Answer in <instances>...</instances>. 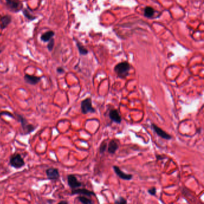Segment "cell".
Wrapping results in <instances>:
<instances>
[{
	"label": "cell",
	"mask_w": 204,
	"mask_h": 204,
	"mask_svg": "<svg viewBox=\"0 0 204 204\" xmlns=\"http://www.w3.org/2000/svg\"><path fill=\"white\" fill-rule=\"evenodd\" d=\"M148 193H149L150 195H152V196H155V194L156 193V187H152L150 189H148Z\"/></svg>",
	"instance_id": "cell-24"
},
{
	"label": "cell",
	"mask_w": 204,
	"mask_h": 204,
	"mask_svg": "<svg viewBox=\"0 0 204 204\" xmlns=\"http://www.w3.org/2000/svg\"><path fill=\"white\" fill-rule=\"evenodd\" d=\"M23 14H24V16H25L27 19H28L29 20L32 21V20H34V19H35V17L32 14H31L30 13V12H29L28 10H26V9H25V10H24L23 12Z\"/></svg>",
	"instance_id": "cell-19"
},
{
	"label": "cell",
	"mask_w": 204,
	"mask_h": 204,
	"mask_svg": "<svg viewBox=\"0 0 204 204\" xmlns=\"http://www.w3.org/2000/svg\"><path fill=\"white\" fill-rule=\"evenodd\" d=\"M115 203H117V204H124V203H126L127 201L126 200L123 198V197H119L115 202Z\"/></svg>",
	"instance_id": "cell-21"
},
{
	"label": "cell",
	"mask_w": 204,
	"mask_h": 204,
	"mask_svg": "<svg viewBox=\"0 0 204 204\" xmlns=\"http://www.w3.org/2000/svg\"><path fill=\"white\" fill-rule=\"evenodd\" d=\"M59 204H68V202L66 201H61L59 202Z\"/></svg>",
	"instance_id": "cell-26"
},
{
	"label": "cell",
	"mask_w": 204,
	"mask_h": 204,
	"mask_svg": "<svg viewBox=\"0 0 204 204\" xmlns=\"http://www.w3.org/2000/svg\"><path fill=\"white\" fill-rule=\"evenodd\" d=\"M12 22V17L9 15H6L0 19V28L4 30Z\"/></svg>",
	"instance_id": "cell-13"
},
{
	"label": "cell",
	"mask_w": 204,
	"mask_h": 204,
	"mask_svg": "<svg viewBox=\"0 0 204 204\" xmlns=\"http://www.w3.org/2000/svg\"><path fill=\"white\" fill-rule=\"evenodd\" d=\"M2 115H6L9 117H11L13 119H15V116L12 113H11L10 112H8V111H3V112L0 113V116H2Z\"/></svg>",
	"instance_id": "cell-23"
},
{
	"label": "cell",
	"mask_w": 204,
	"mask_h": 204,
	"mask_svg": "<svg viewBox=\"0 0 204 204\" xmlns=\"http://www.w3.org/2000/svg\"><path fill=\"white\" fill-rule=\"evenodd\" d=\"M156 157H157V161L161 160V159H165V157H163V158H162V156H160V155H157V156H156Z\"/></svg>",
	"instance_id": "cell-27"
},
{
	"label": "cell",
	"mask_w": 204,
	"mask_h": 204,
	"mask_svg": "<svg viewBox=\"0 0 204 204\" xmlns=\"http://www.w3.org/2000/svg\"><path fill=\"white\" fill-rule=\"evenodd\" d=\"M109 117L113 122L117 123H120L122 122V118L118 111L115 109H112L109 112Z\"/></svg>",
	"instance_id": "cell-12"
},
{
	"label": "cell",
	"mask_w": 204,
	"mask_h": 204,
	"mask_svg": "<svg viewBox=\"0 0 204 204\" xmlns=\"http://www.w3.org/2000/svg\"><path fill=\"white\" fill-rule=\"evenodd\" d=\"M57 72H58L59 74H62V73H63V72H65L64 69H63V68H62V67H58V68H57Z\"/></svg>",
	"instance_id": "cell-25"
},
{
	"label": "cell",
	"mask_w": 204,
	"mask_h": 204,
	"mask_svg": "<svg viewBox=\"0 0 204 204\" xmlns=\"http://www.w3.org/2000/svg\"><path fill=\"white\" fill-rule=\"evenodd\" d=\"M81 113L84 114H86L89 113H94L95 112V108L92 107V99L90 98H87L81 101Z\"/></svg>",
	"instance_id": "cell-4"
},
{
	"label": "cell",
	"mask_w": 204,
	"mask_h": 204,
	"mask_svg": "<svg viewBox=\"0 0 204 204\" xmlns=\"http://www.w3.org/2000/svg\"><path fill=\"white\" fill-rule=\"evenodd\" d=\"M54 32L53 31H49L44 32L43 34L41 35V39L44 42H48L51 39H52V37L54 36Z\"/></svg>",
	"instance_id": "cell-15"
},
{
	"label": "cell",
	"mask_w": 204,
	"mask_h": 204,
	"mask_svg": "<svg viewBox=\"0 0 204 204\" xmlns=\"http://www.w3.org/2000/svg\"><path fill=\"white\" fill-rule=\"evenodd\" d=\"M71 194L72 195H74V194H80V195L87 196H96L95 193L94 192L89 190L86 189L77 188L75 189H72Z\"/></svg>",
	"instance_id": "cell-9"
},
{
	"label": "cell",
	"mask_w": 204,
	"mask_h": 204,
	"mask_svg": "<svg viewBox=\"0 0 204 204\" xmlns=\"http://www.w3.org/2000/svg\"><path fill=\"white\" fill-rule=\"evenodd\" d=\"M41 78L40 77L32 76L28 74H26L24 76L25 81L26 83H28V84L31 85H36L41 81Z\"/></svg>",
	"instance_id": "cell-11"
},
{
	"label": "cell",
	"mask_w": 204,
	"mask_h": 204,
	"mask_svg": "<svg viewBox=\"0 0 204 204\" xmlns=\"http://www.w3.org/2000/svg\"><path fill=\"white\" fill-rule=\"evenodd\" d=\"M53 46H54V39H51L49 41V44H48V50H49V51H52V50H53Z\"/></svg>",
	"instance_id": "cell-22"
},
{
	"label": "cell",
	"mask_w": 204,
	"mask_h": 204,
	"mask_svg": "<svg viewBox=\"0 0 204 204\" xmlns=\"http://www.w3.org/2000/svg\"><path fill=\"white\" fill-rule=\"evenodd\" d=\"M131 69L130 64L128 62H122L117 64L114 67V72L118 77L120 79H125L128 75Z\"/></svg>",
	"instance_id": "cell-2"
},
{
	"label": "cell",
	"mask_w": 204,
	"mask_h": 204,
	"mask_svg": "<svg viewBox=\"0 0 204 204\" xmlns=\"http://www.w3.org/2000/svg\"><path fill=\"white\" fill-rule=\"evenodd\" d=\"M77 46L78 48L79 51L80 52V53L82 55H86L88 53V50L83 46V45H81L80 43H77Z\"/></svg>",
	"instance_id": "cell-18"
},
{
	"label": "cell",
	"mask_w": 204,
	"mask_h": 204,
	"mask_svg": "<svg viewBox=\"0 0 204 204\" xmlns=\"http://www.w3.org/2000/svg\"><path fill=\"white\" fill-rule=\"evenodd\" d=\"M67 182L71 189H75L82 186V183L79 181L77 177L73 174H69L67 176Z\"/></svg>",
	"instance_id": "cell-6"
},
{
	"label": "cell",
	"mask_w": 204,
	"mask_h": 204,
	"mask_svg": "<svg viewBox=\"0 0 204 204\" xmlns=\"http://www.w3.org/2000/svg\"><path fill=\"white\" fill-rule=\"evenodd\" d=\"M1 50H0V53H1Z\"/></svg>",
	"instance_id": "cell-28"
},
{
	"label": "cell",
	"mask_w": 204,
	"mask_h": 204,
	"mask_svg": "<svg viewBox=\"0 0 204 204\" xmlns=\"http://www.w3.org/2000/svg\"><path fill=\"white\" fill-rule=\"evenodd\" d=\"M76 199H78V201H80L81 203H84V204H92V203H93V202L92 201V200L90 199H88L85 196H79Z\"/></svg>",
	"instance_id": "cell-17"
},
{
	"label": "cell",
	"mask_w": 204,
	"mask_h": 204,
	"mask_svg": "<svg viewBox=\"0 0 204 204\" xmlns=\"http://www.w3.org/2000/svg\"><path fill=\"white\" fill-rule=\"evenodd\" d=\"M154 13H155V11L153 8L151 7H146L144 9V14L145 17L148 18H150L153 16Z\"/></svg>",
	"instance_id": "cell-16"
},
{
	"label": "cell",
	"mask_w": 204,
	"mask_h": 204,
	"mask_svg": "<svg viewBox=\"0 0 204 204\" xmlns=\"http://www.w3.org/2000/svg\"><path fill=\"white\" fill-rule=\"evenodd\" d=\"M107 143L105 141H103L100 145L99 150V153L101 154L104 153L105 152V150H107Z\"/></svg>",
	"instance_id": "cell-20"
},
{
	"label": "cell",
	"mask_w": 204,
	"mask_h": 204,
	"mask_svg": "<svg viewBox=\"0 0 204 204\" xmlns=\"http://www.w3.org/2000/svg\"><path fill=\"white\" fill-rule=\"evenodd\" d=\"M9 165L15 169H20L25 165V162L19 153H14L10 158Z\"/></svg>",
	"instance_id": "cell-3"
},
{
	"label": "cell",
	"mask_w": 204,
	"mask_h": 204,
	"mask_svg": "<svg viewBox=\"0 0 204 204\" xmlns=\"http://www.w3.org/2000/svg\"><path fill=\"white\" fill-rule=\"evenodd\" d=\"M152 128L153 129L154 132L162 138H163L165 140H170L172 138V136L170 134L166 133L165 131H163V130H162L161 128L157 126L156 125L152 123Z\"/></svg>",
	"instance_id": "cell-8"
},
{
	"label": "cell",
	"mask_w": 204,
	"mask_h": 204,
	"mask_svg": "<svg viewBox=\"0 0 204 204\" xmlns=\"http://www.w3.org/2000/svg\"><path fill=\"white\" fill-rule=\"evenodd\" d=\"M7 7L13 12H19L23 8V4L20 0H6Z\"/></svg>",
	"instance_id": "cell-5"
},
{
	"label": "cell",
	"mask_w": 204,
	"mask_h": 204,
	"mask_svg": "<svg viewBox=\"0 0 204 204\" xmlns=\"http://www.w3.org/2000/svg\"><path fill=\"white\" fill-rule=\"evenodd\" d=\"M45 174L49 180L52 181H56L59 180L60 174L59 170L55 168H49L45 170Z\"/></svg>",
	"instance_id": "cell-7"
},
{
	"label": "cell",
	"mask_w": 204,
	"mask_h": 204,
	"mask_svg": "<svg viewBox=\"0 0 204 204\" xmlns=\"http://www.w3.org/2000/svg\"><path fill=\"white\" fill-rule=\"evenodd\" d=\"M113 168L116 175L121 179L124 180H131L132 178L133 175L132 174H128L125 173L121 171V170L117 166H113Z\"/></svg>",
	"instance_id": "cell-10"
},
{
	"label": "cell",
	"mask_w": 204,
	"mask_h": 204,
	"mask_svg": "<svg viewBox=\"0 0 204 204\" xmlns=\"http://www.w3.org/2000/svg\"><path fill=\"white\" fill-rule=\"evenodd\" d=\"M15 115H16L15 119H17L18 121L21 123V127L22 128L24 135H28V134H31L36 129V127L34 126L32 124L29 123L28 122L27 119L22 115L17 113H16Z\"/></svg>",
	"instance_id": "cell-1"
},
{
	"label": "cell",
	"mask_w": 204,
	"mask_h": 204,
	"mask_svg": "<svg viewBox=\"0 0 204 204\" xmlns=\"http://www.w3.org/2000/svg\"><path fill=\"white\" fill-rule=\"evenodd\" d=\"M118 144L117 142H116L114 140H111L109 143H108V147L107 151L110 154H114L117 150L118 149Z\"/></svg>",
	"instance_id": "cell-14"
}]
</instances>
